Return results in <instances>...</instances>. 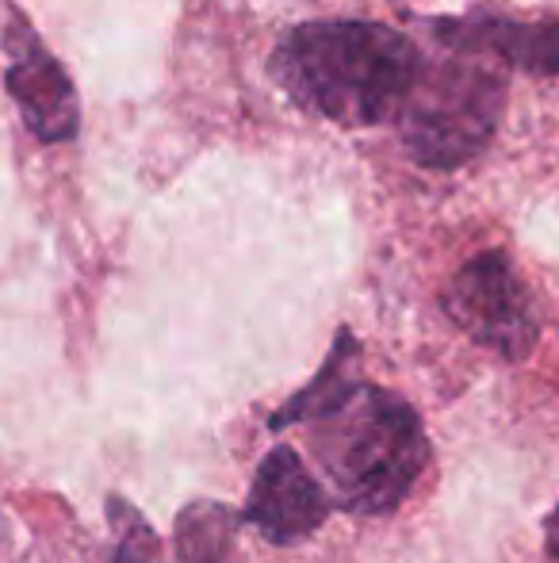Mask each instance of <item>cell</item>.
<instances>
[{"label":"cell","mask_w":559,"mask_h":563,"mask_svg":"<svg viewBox=\"0 0 559 563\" xmlns=\"http://www.w3.org/2000/svg\"><path fill=\"white\" fill-rule=\"evenodd\" d=\"M295 426L306 430V449L334 490V510L357 518L399 510L429 467V438L418 407L391 387L368 384L349 327L337 330L311 384L269 415L272 433Z\"/></svg>","instance_id":"1"},{"label":"cell","mask_w":559,"mask_h":563,"mask_svg":"<svg viewBox=\"0 0 559 563\" xmlns=\"http://www.w3.org/2000/svg\"><path fill=\"white\" fill-rule=\"evenodd\" d=\"M269 69L306 112L337 126H376L399 119L425 54L388 23L311 20L280 38Z\"/></svg>","instance_id":"2"},{"label":"cell","mask_w":559,"mask_h":563,"mask_svg":"<svg viewBox=\"0 0 559 563\" xmlns=\"http://www.w3.org/2000/svg\"><path fill=\"white\" fill-rule=\"evenodd\" d=\"M506 81L479 58H425L411 100L399 112V139L422 169H460L499 131Z\"/></svg>","instance_id":"3"},{"label":"cell","mask_w":559,"mask_h":563,"mask_svg":"<svg viewBox=\"0 0 559 563\" xmlns=\"http://www.w3.org/2000/svg\"><path fill=\"white\" fill-rule=\"evenodd\" d=\"M440 311L460 334L510 364L529 361L540 341L533 296L502 250H483L463 261L440 291Z\"/></svg>","instance_id":"4"},{"label":"cell","mask_w":559,"mask_h":563,"mask_svg":"<svg viewBox=\"0 0 559 563\" xmlns=\"http://www.w3.org/2000/svg\"><path fill=\"white\" fill-rule=\"evenodd\" d=\"M238 514L242 526L257 529V537H265L277 549H291V544L311 541L326 526L334 503L303 464V456L291 445H277L257 464L246 506Z\"/></svg>","instance_id":"5"},{"label":"cell","mask_w":559,"mask_h":563,"mask_svg":"<svg viewBox=\"0 0 559 563\" xmlns=\"http://www.w3.org/2000/svg\"><path fill=\"white\" fill-rule=\"evenodd\" d=\"M4 51L8 92H12L27 131L38 142H69L81 126V104H77V89L69 74L20 15L8 23Z\"/></svg>","instance_id":"6"},{"label":"cell","mask_w":559,"mask_h":563,"mask_svg":"<svg viewBox=\"0 0 559 563\" xmlns=\"http://www.w3.org/2000/svg\"><path fill=\"white\" fill-rule=\"evenodd\" d=\"M437 43L463 58H494L533 77L559 74V20H517L499 12H471L456 20H433Z\"/></svg>","instance_id":"7"},{"label":"cell","mask_w":559,"mask_h":563,"mask_svg":"<svg viewBox=\"0 0 559 563\" xmlns=\"http://www.w3.org/2000/svg\"><path fill=\"white\" fill-rule=\"evenodd\" d=\"M242 514L211 498H192L177 514L172 526V552L180 563H231L238 544Z\"/></svg>","instance_id":"8"},{"label":"cell","mask_w":559,"mask_h":563,"mask_svg":"<svg viewBox=\"0 0 559 563\" xmlns=\"http://www.w3.org/2000/svg\"><path fill=\"white\" fill-rule=\"evenodd\" d=\"M108 526H112V556L108 563H161V541L154 526L123 495H108Z\"/></svg>","instance_id":"9"},{"label":"cell","mask_w":559,"mask_h":563,"mask_svg":"<svg viewBox=\"0 0 559 563\" xmlns=\"http://www.w3.org/2000/svg\"><path fill=\"white\" fill-rule=\"evenodd\" d=\"M545 556L559 563V503L545 521Z\"/></svg>","instance_id":"10"},{"label":"cell","mask_w":559,"mask_h":563,"mask_svg":"<svg viewBox=\"0 0 559 563\" xmlns=\"http://www.w3.org/2000/svg\"><path fill=\"white\" fill-rule=\"evenodd\" d=\"M231 563H238V560H231Z\"/></svg>","instance_id":"11"}]
</instances>
